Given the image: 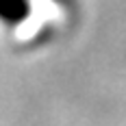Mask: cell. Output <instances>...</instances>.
Instances as JSON below:
<instances>
[{"label":"cell","mask_w":126,"mask_h":126,"mask_svg":"<svg viewBox=\"0 0 126 126\" xmlns=\"http://www.w3.org/2000/svg\"><path fill=\"white\" fill-rule=\"evenodd\" d=\"M28 13V0H0V20L7 24L22 22Z\"/></svg>","instance_id":"6da1fadb"}]
</instances>
